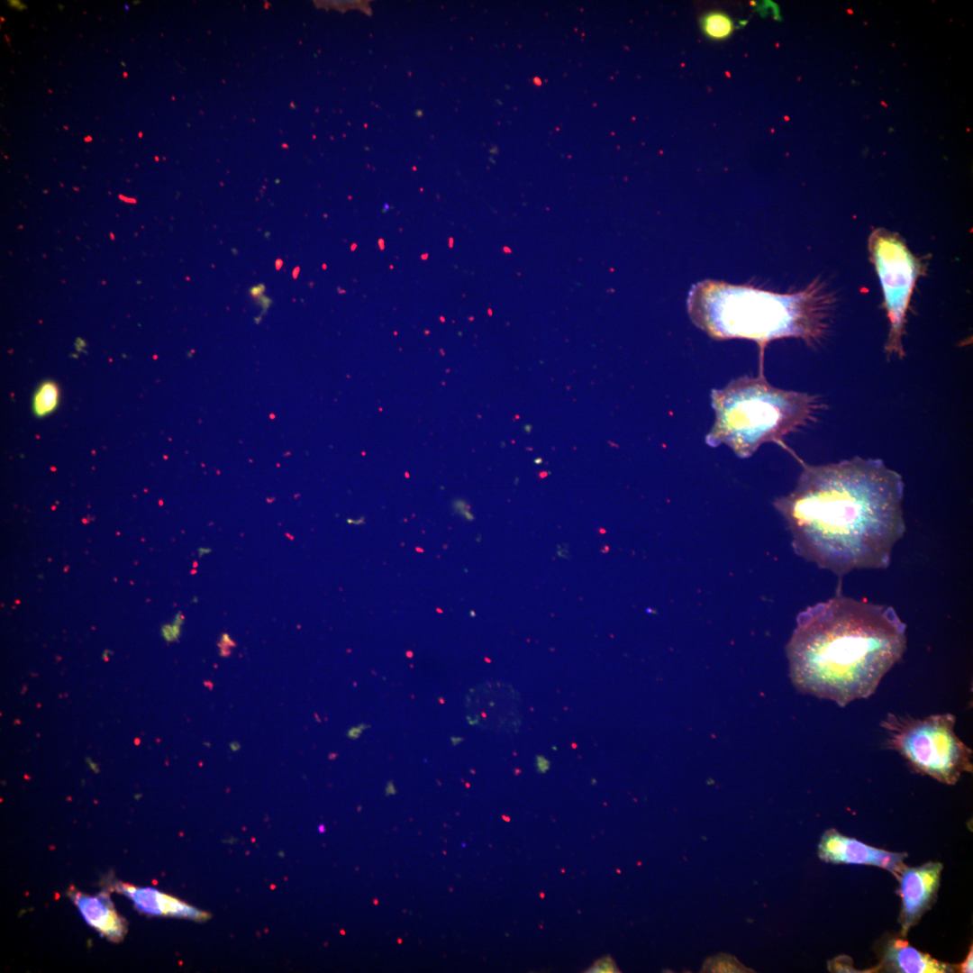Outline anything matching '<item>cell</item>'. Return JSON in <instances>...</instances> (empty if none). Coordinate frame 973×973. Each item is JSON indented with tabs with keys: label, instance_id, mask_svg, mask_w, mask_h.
<instances>
[{
	"label": "cell",
	"instance_id": "cell-14",
	"mask_svg": "<svg viewBox=\"0 0 973 973\" xmlns=\"http://www.w3.org/2000/svg\"><path fill=\"white\" fill-rule=\"evenodd\" d=\"M709 971L716 972H735L743 971V967L733 958L730 956H721L719 958H714L706 962ZM707 969V970H708Z\"/></svg>",
	"mask_w": 973,
	"mask_h": 973
},
{
	"label": "cell",
	"instance_id": "cell-8",
	"mask_svg": "<svg viewBox=\"0 0 973 973\" xmlns=\"http://www.w3.org/2000/svg\"><path fill=\"white\" fill-rule=\"evenodd\" d=\"M818 856L822 860L830 863L877 866L891 872L896 878L905 866L904 860L907 854L878 849L831 829L821 838Z\"/></svg>",
	"mask_w": 973,
	"mask_h": 973
},
{
	"label": "cell",
	"instance_id": "cell-9",
	"mask_svg": "<svg viewBox=\"0 0 973 973\" xmlns=\"http://www.w3.org/2000/svg\"><path fill=\"white\" fill-rule=\"evenodd\" d=\"M878 968L899 973H946L953 972L956 966L939 961L905 940L896 938L885 945L882 963Z\"/></svg>",
	"mask_w": 973,
	"mask_h": 973
},
{
	"label": "cell",
	"instance_id": "cell-6",
	"mask_svg": "<svg viewBox=\"0 0 973 973\" xmlns=\"http://www.w3.org/2000/svg\"><path fill=\"white\" fill-rule=\"evenodd\" d=\"M875 264L884 288L890 332L886 344L888 355H905L901 338L911 292L917 274L916 264L905 246L895 237L875 232L870 238Z\"/></svg>",
	"mask_w": 973,
	"mask_h": 973
},
{
	"label": "cell",
	"instance_id": "cell-3",
	"mask_svg": "<svg viewBox=\"0 0 973 973\" xmlns=\"http://www.w3.org/2000/svg\"><path fill=\"white\" fill-rule=\"evenodd\" d=\"M823 309L810 291L777 295L710 280L693 286L688 297L692 321L711 337L760 345L784 337L817 340L825 329Z\"/></svg>",
	"mask_w": 973,
	"mask_h": 973
},
{
	"label": "cell",
	"instance_id": "cell-10",
	"mask_svg": "<svg viewBox=\"0 0 973 973\" xmlns=\"http://www.w3.org/2000/svg\"><path fill=\"white\" fill-rule=\"evenodd\" d=\"M69 895L90 926L111 941H118L123 939L126 931L125 922L114 910L105 892L91 896L74 889Z\"/></svg>",
	"mask_w": 973,
	"mask_h": 973
},
{
	"label": "cell",
	"instance_id": "cell-5",
	"mask_svg": "<svg viewBox=\"0 0 973 973\" xmlns=\"http://www.w3.org/2000/svg\"><path fill=\"white\" fill-rule=\"evenodd\" d=\"M952 714L923 718L893 714L881 722L887 732L885 746L898 752L918 773L954 785L972 772V750L956 734Z\"/></svg>",
	"mask_w": 973,
	"mask_h": 973
},
{
	"label": "cell",
	"instance_id": "cell-12",
	"mask_svg": "<svg viewBox=\"0 0 973 973\" xmlns=\"http://www.w3.org/2000/svg\"><path fill=\"white\" fill-rule=\"evenodd\" d=\"M59 399V390L53 381H44L40 385L32 398V410L38 417H43L53 412Z\"/></svg>",
	"mask_w": 973,
	"mask_h": 973
},
{
	"label": "cell",
	"instance_id": "cell-1",
	"mask_svg": "<svg viewBox=\"0 0 973 973\" xmlns=\"http://www.w3.org/2000/svg\"><path fill=\"white\" fill-rule=\"evenodd\" d=\"M803 467L796 488L775 502L797 554L839 576L886 568L905 530L901 475L860 457Z\"/></svg>",
	"mask_w": 973,
	"mask_h": 973
},
{
	"label": "cell",
	"instance_id": "cell-4",
	"mask_svg": "<svg viewBox=\"0 0 973 973\" xmlns=\"http://www.w3.org/2000/svg\"><path fill=\"white\" fill-rule=\"evenodd\" d=\"M715 422L706 443H723L739 457L752 455L764 442L785 446L786 435L816 420L826 408L820 396L771 386L762 372L742 376L711 394Z\"/></svg>",
	"mask_w": 973,
	"mask_h": 973
},
{
	"label": "cell",
	"instance_id": "cell-11",
	"mask_svg": "<svg viewBox=\"0 0 973 973\" xmlns=\"http://www.w3.org/2000/svg\"><path fill=\"white\" fill-rule=\"evenodd\" d=\"M116 888L132 899L140 911L148 914L169 915L192 920H205L207 918L206 913L155 888H139L127 884H119Z\"/></svg>",
	"mask_w": 973,
	"mask_h": 973
},
{
	"label": "cell",
	"instance_id": "cell-13",
	"mask_svg": "<svg viewBox=\"0 0 973 973\" xmlns=\"http://www.w3.org/2000/svg\"><path fill=\"white\" fill-rule=\"evenodd\" d=\"M702 28L709 38L722 40L732 33L733 23L732 19L725 14L713 12L706 14L702 20Z\"/></svg>",
	"mask_w": 973,
	"mask_h": 973
},
{
	"label": "cell",
	"instance_id": "cell-7",
	"mask_svg": "<svg viewBox=\"0 0 973 973\" xmlns=\"http://www.w3.org/2000/svg\"><path fill=\"white\" fill-rule=\"evenodd\" d=\"M941 862H927L917 867L906 865L897 875V893L902 906L899 916L900 935L905 937L927 912L936 898L942 871Z\"/></svg>",
	"mask_w": 973,
	"mask_h": 973
},
{
	"label": "cell",
	"instance_id": "cell-17",
	"mask_svg": "<svg viewBox=\"0 0 973 973\" xmlns=\"http://www.w3.org/2000/svg\"><path fill=\"white\" fill-rule=\"evenodd\" d=\"M320 832H324V827H323V825H321V826H320Z\"/></svg>",
	"mask_w": 973,
	"mask_h": 973
},
{
	"label": "cell",
	"instance_id": "cell-16",
	"mask_svg": "<svg viewBox=\"0 0 973 973\" xmlns=\"http://www.w3.org/2000/svg\"><path fill=\"white\" fill-rule=\"evenodd\" d=\"M960 972H972V949H970L965 960L956 966Z\"/></svg>",
	"mask_w": 973,
	"mask_h": 973
},
{
	"label": "cell",
	"instance_id": "cell-15",
	"mask_svg": "<svg viewBox=\"0 0 973 973\" xmlns=\"http://www.w3.org/2000/svg\"><path fill=\"white\" fill-rule=\"evenodd\" d=\"M598 965H600V967L597 966V967H596L594 968V969H596V970H595L596 972H614V971H616L615 970L616 968L614 966V961L608 960L605 958L604 959V961H600L598 963Z\"/></svg>",
	"mask_w": 973,
	"mask_h": 973
},
{
	"label": "cell",
	"instance_id": "cell-2",
	"mask_svg": "<svg viewBox=\"0 0 973 973\" xmlns=\"http://www.w3.org/2000/svg\"><path fill=\"white\" fill-rule=\"evenodd\" d=\"M893 607L838 594L799 614L787 645L789 676L804 694L843 707L869 697L906 649Z\"/></svg>",
	"mask_w": 973,
	"mask_h": 973
}]
</instances>
